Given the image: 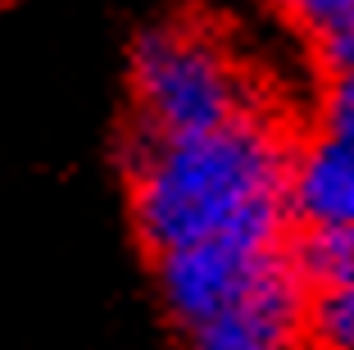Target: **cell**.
<instances>
[{
    "mask_svg": "<svg viewBox=\"0 0 354 350\" xmlns=\"http://www.w3.org/2000/svg\"><path fill=\"white\" fill-rule=\"evenodd\" d=\"M127 159L136 173V223L159 255L223 232L281 241L295 164L254 114L191 137H164L141 123Z\"/></svg>",
    "mask_w": 354,
    "mask_h": 350,
    "instance_id": "1",
    "label": "cell"
},
{
    "mask_svg": "<svg viewBox=\"0 0 354 350\" xmlns=\"http://www.w3.org/2000/svg\"><path fill=\"white\" fill-rule=\"evenodd\" d=\"M132 82L146 110V128L164 137L214 132L241 110V82L223 51L187 28H155L136 42Z\"/></svg>",
    "mask_w": 354,
    "mask_h": 350,
    "instance_id": "2",
    "label": "cell"
},
{
    "mask_svg": "<svg viewBox=\"0 0 354 350\" xmlns=\"http://www.w3.org/2000/svg\"><path fill=\"white\" fill-rule=\"evenodd\" d=\"M277 255L281 241H263L250 232L205 237L196 246L159 255V291H164L168 309L196 332L250 296L254 282L263 278V268Z\"/></svg>",
    "mask_w": 354,
    "mask_h": 350,
    "instance_id": "3",
    "label": "cell"
},
{
    "mask_svg": "<svg viewBox=\"0 0 354 350\" xmlns=\"http://www.w3.org/2000/svg\"><path fill=\"white\" fill-rule=\"evenodd\" d=\"M304 319V282L295 273L291 255L281 250L254 291L227 314L196 328L191 350H295V332Z\"/></svg>",
    "mask_w": 354,
    "mask_h": 350,
    "instance_id": "4",
    "label": "cell"
},
{
    "mask_svg": "<svg viewBox=\"0 0 354 350\" xmlns=\"http://www.w3.org/2000/svg\"><path fill=\"white\" fill-rule=\"evenodd\" d=\"M291 209L309 227H354V146L323 137L291 168Z\"/></svg>",
    "mask_w": 354,
    "mask_h": 350,
    "instance_id": "5",
    "label": "cell"
},
{
    "mask_svg": "<svg viewBox=\"0 0 354 350\" xmlns=\"http://www.w3.org/2000/svg\"><path fill=\"white\" fill-rule=\"evenodd\" d=\"M286 255L304 287H345L354 282V227H309Z\"/></svg>",
    "mask_w": 354,
    "mask_h": 350,
    "instance_id": "6",
    "label": "cell"
},
{
    "mask_svg": "<svg viewBox=\"0 0 354 350\" xmlns=\"http://www.w3.org/2000/svg\"><path fill=\"white\" fill-rule=\"evenodd\" d=\"M309 332L323 350H354V282L318 291L309 309Z\"/></svg>",
    "mask_w": 354,
    "mask_h": 350,
    "instance_id": "7",
    "label": "cell"
},
{
    "mask_svg": "<svg viewBox=\"0 0 354 350\" xmlns=\"http://www.w3.org/2000/svg\"><path fill=\"white\" fill-rule=\"evenodd\" d=\"M277 5L318 37H336V32L354 28V0H277Z\"/></svg>",
    "mask_w": 354,
    "mask_h": 350,
    "instance_id": "8",
    "label": "cell"
},
{
    "mask_svg": "<svg viewBox=\"0 0 354 350\" xmlns=\"http://www.w3.org/2000/svg\"><path fill=\"white\" fill-rule=\"evenodd\" d=\"M327 137L354 146V73H336L327 91Z\"/></svg>",
    "mask_w": 354,
    "mask_h": 350,
    "instance_id": "9",
    "label": "cell"
},
{
    "mask_svg": "<svg viewBox=\"0 0 354 350\" xmlns=\"http://www.w3.org/2000/svg\"><path fill=\"white\" fill-rule=\"evenodd\" d=\"M323 64L336 73H354V28L336 32V37H323Z\"/></svg>",
    "mask_w": 354,
    "mask_h": 350,
    "instance_id": "10",
    "label": "cell"
}]
</instances>
